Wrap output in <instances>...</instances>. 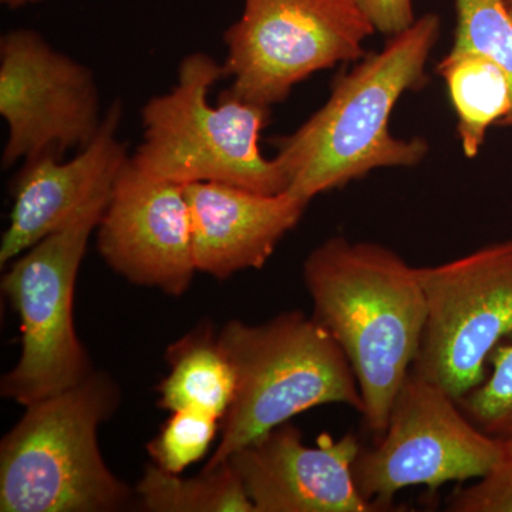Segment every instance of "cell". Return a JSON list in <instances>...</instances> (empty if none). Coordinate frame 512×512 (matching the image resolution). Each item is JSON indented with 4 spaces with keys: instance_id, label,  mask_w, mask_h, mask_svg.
I'll use <instances>...</instances> for the list:
<instances>
[{
    "instance_id": "cell-1",
    "label": "cell",
    "mask_w": 512,
    "mask_h": 512,
    "mask_svg": "<svg viewBox=\"0 0 512 512\" xmlns=\"http://www.w3.org/2000/svg\"><path fill=\"white\" fill-rule=\"evenodd\" d=\"M440 32L436 13L416 19L380 52L338 74L329 99L298 130L272 138L286 192L311 202L379 168L414 167L427 157L426 138L393 136L390 117L404 94L426 86Z\"/></svg>"
},
{
    "instance_id": "cell-2",
    "label": "cell",
    "mask_w": 512,
    "mask_h": 512,
    "mask_svg": "<svg viewBox=\"0 0 512 512\" xmlns=\"http://www.w3.org/2000/svg\"><path fill=\"white\" fill-rule=\"evenodd\" d=\"M313 319L348 357L367 429L380 434L419 353L427 306L416 266L375 242L333 237L303 262Z\"/></svg>"
},
{
    "instance_id": "cell-3",
    "label": "cell",
    "mask_w": 512,
    "mask_h": 512,
    "mask_svg": "<svg viewBox=\"0 0 512 512\" xmlns=\"http://www.w3.org/2000/svg\"><path fill=\"white\" fill-rule=\"evenodd\" d=\"M218 343L234 370L235 389L217 450L204 470L313 407L343 404L365 410L348 357L328 330L299 311L258 325L231 320Z\"/></svg>"
},
{
    "instance_id": "cell-4",
    "label": "cell",
    "mask_w": 512,
    "mask_h": 512,
    "mask_svg": "<svg viewBox=\"0 0 512 512\" xmlns=\"http://www.w3.org/2000/svg\"><path fill=\"white\" fill-rule=\"evenodd\" d=\"M224 77V64L207 53L185 56L173 89L141 109L143 138L131 161L144 173L181 185L211 181L258 194L286 192L281 165L261 148L271 109L227 90L212 104V87Z\"/></svg>"
},
{
    "instance_id": "cell-5",
    "label": "cell",
    "mask_w": 512,
    "mask_h": 512,
    "mask_svg": "<svg viewBox=\"0 0 512 512\" xmlns=\"http://www.w3.org/2000/svg\"><path fill=\"white\" fill-rule=\"evenodd\" d=\"M120 390L106 373L26 406L0 444V511L113 512L136 491L101 456L97 431Z\"/></svg>"
},
{
    "instance_id": "cell-6",
    "label": "cell",
    "mask_w": 512,
    "mask_h": 512,
    "mask_svg": "<svg viewBox=\"0 0 512 512\" xmlns=\"http://www.w3.org/2000/svg\"><path fill=\"white\" fill-rule=\"evenodd\" d=\"M109 200L93 202L69 225L13 259L3 275V295L18 313L22 332V355L0 383L6 399L26 407L92 375L74 328V288L89 239Z\"/></svg>"
},
{
    "instance_id": "cell-7",
    "label": "cell",
    "mask_w": 512,
    "mask_h": 512,
    "mask_svg": "<svg viewBox=\"0 0 512 512\" xmlns=\"http://www.w3.org/2000/svg\"><path fill=\"white\" fill-rule=\"evenodd\" d=\"M375 32L357 0H244L224 33L227 92L272 109L313 74L362 60Z\"/></svg>"
},
{
    "instance_id": "cell-8",
    "label": "cell",
    "mask_w": 512,
    "mask_h": 512,
    "mask_svg": "<svg viewBox=\"0 0 512 512\" xmlns=\"http://www.w3.org/2000/svg\"><path fill=\"white\" fill-rule=\"evenodd\" d=\"M501 454V440L488 436L440 386L410 372L400 387L386 430L376 446L357 454V490L382 511L410 487L431 490L484 477Z\"/></svg>"
},
{
    "instance_id": "cell-9",
    "label": "cell",
    "mask_w": 512,
    "mask_h": 512,
    "mask_svg": "<svg viewBox=\"0 0 512 512\" xmlns=\"http://www.w3.org/2000/svg\"><path fill=\"white\" fill-rule=\"evenodd\" d=\"M417 274L427 319L412 372L461 399L484 382L494 350L512 339V238Z\"/></svg>"
},
{
    "instance_id": "cell-10",
    "label": "cell",
    "mask_w": 512,
    "mask_h": 512,
    "mask_svg": "<svg viewBox=\"0 0 512 512\" xmlns=\"http://www.w3.org/2000/svg\"><path fill=\"white\" fill-rule=\"evenodd\" d=\"M0 116L8 127L3 170L45 153L80 151L104 120L92 70L25 28L0 37Z\"/></svg>"
},
{
    "instance_id": "cell-11",
    "label": "cell",
    "mask_w": 512,
    "mask_h": 512,
    "mask_svg": "<svg viewBox=\"0 0 512 512\" xmlns=\"http://www.w3.org/2000/svg\"><path fill=\"white\" fill-rule=\"evenodd\" d=\"M101 258L127 281L181 296L197 272L185 185L128 160L96 228Z\"/></svg>"
},
{
    "instance_id": "cell-12",
    "label": "cell",
    "mask_w": 512,
    "mask_h": 512,
    "mask_svg": "<svg viewBox=\"0 0 512 512\" xmlns=\"http://www.w3.org/2000/svg\"><path fill=\"white\" fill-rule=\"evenodd\" d=\"M362 444L353 433H322L315 446L285 423L242 448L229 463L255 512H380L357 490L353 466Z\"/></svg>"
},
{
    "instance_id": "cell-13",
    "label": "cell",
    "mask_w": 512,
    "mask_h": 512,
    "mask_svg": "<svg viewBox=\"0 0 512 512\" xmlns=\"http://www.w3.org/2000/svg\"><path fill=\"white\" fill-rule=\"evenodd\" d=\"M121 120L123 104L116 100L92 143L72 160L45 153L23 163L12 183L13 207L0 244L2 268L69 225L93 202L110 197L131 157L117 137Z\"/></svg>"
},
{
    "instance_id": "cell-14",
    "label": "cell",
    "mask_w": 512,
    "mask_h": 512,
    "mask_svg": "<svg viewBox=\"0 0 512 512\" xmlns=\"http://www.w3.org/2000/svg\"><path fill=\"white\" fill-rule=\"evenodd\" d=\"M185 194L197 272L220 281L261 269L309 204L289 192L265 195L211 181L187 184Z\"/></svg>"
},
{
    "instance_id": "cell-15",
    "label": "cell",
    "mask_w": 512,
    "mask_h": 512,
    "mask_svg": "<svg viewBox=\"0 0 512 512\" xmlns=\"http://www.w3.org/2000/svg\"><path fill=\"white\" fill-rule=\"evenodd\" d=\"M457 116L464 156L474 158L488 130L512 114V83L494 60L471 50L450 49L436 66Z\"/></svg>"
},
{
    "instance_id": "cell-16",
    "label": "cell",
    "mask_w": 512,
    "mask_h": 512,
    "mask_svg": "<svg viewBox=\"0 0 512 512\" xmlns=\"http://www.w3.org/2000/svg\"><path fill=\"white\" fill-rule=\"evenodd\" d=\"M165 359L170 373L160 384L161 409L197 410L224 420L234 397V370L210 326L175 342Z\"/></svg>"
},
{
    "instance_id": "cell-17",
    "label": "cell",
    "mask_w": 512,
    "mask_h": 512,
    "mask_svg": "<svg viewBox=\"0 0 512 512\" xmlns=\"http://www.w3.org/2000/svg\"><path fill=\"white\" fill-rule=\"evenodd\" d=\"M136 495L146 511L255 512L242 478L229 461L192 478L148 467Z\"/></svg>"
},
{
    "instance_id": "cell-18",
    "label": "cell",
    "mask_w": 512,
    "mask_h": 512,
    "mask_svg": "<svg viewBox=\"0 0 512 512\" xmlns=\"http://www.w3.org/2000/svg\"><path fill=\"white\" fill-rule=\"evenodd\" d=\"M457 26L451 49L494 60L512 83V20L501 0H454ZM503 127L512 128V114Z\"/></svg>"
},
{
    "instance_id": "cell-19",
    "label": "cell",
    "mask_w": 512,
    "mask_h": 512,
    "mask_svg": "<svg viewBox=\"0 0 512 512\" xmlns=\"http://www.w3.org/2000/svg\"><path fill=\"white\" fill-rule=\"evenodd\" d=\"M490 365L484 382L457 402L488 436L512 439V342L494 350Z\"/></svg>"
},
{
    "instance_id": "cell-20",
    "label": "cell",
    "mask_w": 512,
    "mask_h": 512,
    "mask_svg": "<svg viewBox=\"0 0 512 512\" xmlns=\"http://www.w3.org/2000/svg\"><path fill=\"white\" fill-rule=\"evenodd\" d=\"M220 421L197 410L173 412L160 433L148 443L154 466L171 474L183 473L208 453Z\"/></svg>"
},
{
    "instance_id": "cell-21",
    "label": "cell",
    "mask_w": 512,
    "mask_h": 512,
    "mask_svg": "<svg viewBox=\"0 0 512 512\" xmlns=\"http://www.w3.org/2000/svg\"><path fill=\"white\" fill-rule=\"evenodd\" d=\"M450 512H512V439L501 440L494 467L473 484L458 487L446 503Z\"/></svg>"
},
{
    "instance_id": "cell-22",
    "label": "cell",
    "mask_w": 512,
    "mask_h": 512,
    "mask_svg": "<svg viewBox=\"0 0 512 512\" xmlns=\"http://www.w3.org/2000/svg\"><path fill=\"white\" fill-rule=\"evenodd\" d=\"M376 32L396 36L416 22L413 0H357Z\"/></svg>"
},
{
    "instance_id": "cell-23",
    "label": "cell",
    "mask_w": 512,
    "mask_h": 512,
    "mask_svg": "<svg viewBox=\"0 0 512 512\" xmlns=\"http://www.w3.org/2000/svg\"><path fill=\"white\" fill-rule=\"evenodd\" d=\"M40 2H45V0H0L3 6L12 10L23 8V6L36 5Z\"/></svg>"
},
{
    "instance_id": "cell-24",
    "label": "cell",
    "mask_w": 512,
    "mask_h": 512,
    "mask_svg": "<svg viewBox=\"0 0 512 512\" xmlns=\"http://www.w3.org/2000/svg\"><path fill=\"white\" fill-rule=\"evenodd\" d=\"M501 3H503L505 12L508 13V16H510L512 20V0H501Z\"/></svg>"
}]
</instances>
